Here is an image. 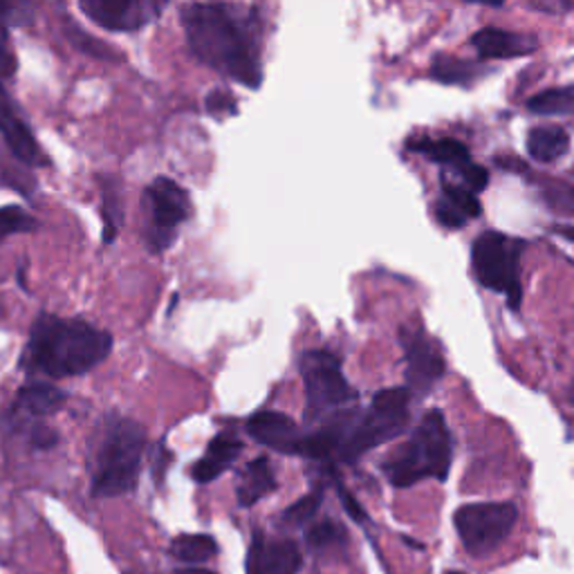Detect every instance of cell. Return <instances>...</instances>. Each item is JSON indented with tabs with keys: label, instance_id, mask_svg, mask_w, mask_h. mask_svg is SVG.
<instances>
[{
	"label": "cell",
	"instance_id": "6da1fadb",
	"mask_svg": "<svg viewBox=\"0 0 574 574\" xmlns=\"http://www.w3.org/2000/svg\"><path fill=\"white\" fill-rule=\"evenodd\" d=\"M191 52L204 63L248 88L263 81L261 63L250 34L231 16L229 8L214 3L189 5L182 14Z\"/></svg>",
	"mask_w": 574,
	"mask_h": 574
},
{
	"label": "cell",
	"instance_id": "7a4b0ae2",
	"mask_svg": "<svg viewBox=\"0 0 574 574\" xmlns=\"http://www.w3.org/2000/svg\"><path fill=\"white\" fill-rule=\"evenodd\" d=\"M110 348V335L95 325L44 314L32 325L23 368L55 380L84 375L108 357Z\"/></svg>",
	"mask_w": 574,
	"mask_h": 574
},
{
	"label": "cell",
	"instance_id": "3957f363",
	"mask_svg": "<svg viewBox=\"0 0 574 574\" xmlns=\"http://www.w3.org/2000/svg\"><path fill=\"white\" fill-rule=\"evenodd\" d=\"M451 433L442 411H429L402 451L384 463V474L395 487H414L420 480H446L451 469Z\"/></svg>",
	"mask_w": 574,
	"mask_h": 574
},
{
	"label": "cell",
	"instance_id": "277c9868",
	"mask_svg": "<svg viewBox=\"0 0 574 574\" xmlns=\"http://www.w3.org/2000/svg\"><path fill=\"white\" fill-rule=\"evenodd\" d=\"M146 433L133 420H112L101 440L95 463L93 497L112 499L129 494L137 482Z\"/></svg>",
	"mask_w": 574,
	"mask_h": 574
},
{
	"label": "cell",
	"instance_id": "5b68a950",
	"mask_svg": "<svg viewBox=\"0 0 574 574\" xmlns=\"http://www.w3.org/2000/svg\"><path fill=\"white\" fill-rule=\"evenodd\" d=\"M411 418V391L404 386L380 391L368 411L348 429L339 458L344 463L359 461L368 451L397 438Z\"/></svg>",
	"mask_w": 574,
	"mask_h": 574
},
{
	"label": "cell",
	"instance_id": "8992f818",
	"mask_svg": "<svg viewBox=\"0 0 574 574\" xmlns=\"http://www.w3.org/2000/svg\"><path fill=\"white\" fill-rule=\"evenodd\" d=\"M525 244L501 231H485L471 244L474 274L491 292L505 295L512 310L521 308V254Z\"/></svg>",
	"mask_w": 574,
	"mask_h": 574
},
{
	"label": "cell",
	"instance_id": "52a82bcc",
	"mask_svg": "<svg viewBox=\"0 0 574 574\" xmlns=\"http://www.w3.org/2000/svg\"><path fill=\"white\" fill-rule=\"evenodd\" d=\"M299 371L306 384V420L314 422L325 416H339L342 408L355 402L357 393L346 382L339 359L327 350H308Z\"/></svg>",
	"mask_w": 574,
	"mask_h": 574
},
{
	"label": "cell",
	"instance_id": "ba28073f",
	"mask_svg": "<svg viewBox=\"0 0 574 574\" xmlns=\"http://www.w3.org/2000/svg\"><path fill=\"white\" fill-rule=\"evenodd\" d=\"M516 523L518 507L514 503H474L454 514L458 537L471 557H485L503 546Z\"/></svg>",
	"mask_w": 574,
	"mask_h": 574
},
{
	"label": "cell",
	"instance_id": "9c48e42d",
	"mask_svg": "<svg viewBox=\"0 0 574 574\" xmlns=\"http://www.w3.org/2000/svg\"><path fill=\"white\" fill-rule=\"evenodd\" d=\"M144 198L151 210V223H153L146 238L155 252H162L176 240V227L189 218L191 200L189 193L169 178L153 180Z\"/></svg>",
	"mask_w": 574,
	"mask_h": 574
},
{
	"label": "cell",
	"instance_id": "30bf717a",
	"mask_svg": "<svg viewBox=\"0 0 574 574\" xmlns=\"http://www.w3.org/2000/svg\"><path fill=\"white\" fill-rule=\"evenodd\" d=\"M406 352L408 391L429 393L446 373V361L438 344L424 331L402 333Z\"/></svg>",
	"mask_w": 574,
	"mask_h": 574
},
{
	"label": "cell",
	"instance_id": "8fae6325",
	"mask_svg": "<svg viewBox=\"0 0 574 574\" xmlns=\"http://www.w3.org/2000/svg\"><path fill=\"white\" fill-rule=\"evenodd\" d=\"M303 565L301 550L290 539H272L263 531H256L248 561V574H299Z\"/></svg>",
	"mask_w": 574,
	"mask_h": 574
},
{
	"label": "cell",
	"instance_id": "7c38bea8",
	"mask_svg": "<svg viewBox=\"0 0 574 574\" xmlns=\"http://www.w3.org/2000/svg\"><path fill=\"white\" fill-rule=\"evenodd\" d=\"M79 8L97 25L112 32L140 29L159 12V5L146 3V0H119V3H112V0H86Z\"/></svg>",
	"mask_w": 574,
	"mask_h": 574
},
{
	"label": "cell",
	"instance_id": "4fadbf2b",
	"mask_svg": "<svg viewBox=\"0 0 574 574\" xmlns=\"http://www.w3.org/2000/svg\"><path fill=\"white\" fill-rule=\"evenodd\" d=\"M0 135L5 137L8 146L12 148V153L21 162L29 164V167H46V164H48L46 153L40 151V146L36 144V140L29 133L27 124L21 119V115L16 112V106H14L12 97L5 93L3 81H0Z\"/></svg>",
	"mask_w": 574,
	"mask_h": 574
},
{
	"label": "cell",
	"instance_id": "5bb4252c",
	"mask_svg": "<svg viewBox=\"0 0 574 574\" xmlns=\"http://www.w3.org/2000/svg\"><path fill=\"white\" fill-rule=\"evenodd\" d=\"M471 46L480 59H521L537 52L539 40L535 34H518L501 27H482L471 36Z\"/></svg>",
	"mask_w": 574,
	"mask_h": 574
},
{
	"label": "cell",
	"instance_id": "9a60e30c",
	"mask_svg": "<svg viewBox=\"0 0 574 574\" xmlns=\"http://www.w3.org/2000/svg\"><path fill=\"white\" fill-rule=\"evenodd\" d=\"M248 433L270 449L280 451V454H295L301 440L297 422L280 411H261L250 418Z\"/></svg>",
	"mask_w": 574,
	"mask_h": 574
},
{
	"label": "cell",
	"instance_id": "2e32d148",
	"mask_svg": "<svg viewBox=\"0 0 574 574\" xmlns=\"http://www.w3.org/2000/svg\"><path fill=\"white\" fill-rule=\"evenodd\" d=\"M240 451H242V442L234 435H216L212 442H210V449H207V454H204L202 461L195 463L193 467V480L202 482V485H207L212 480H216L220 474H225L234 461L240 456Z\"/></svg>",
	"mask_w": 574,
	"mask_h": 574
},
{
	"label": "cell",
	"instance_id": "e0dca14e",
	"mask_svg": "<svg viewBox=\"0 0 574 574\" xmlns=\"http://www.w3.org/2000/svg\"><path fill=\"white\" fill-rule=\"evenodd\" d=\"M274 489H276L274 469H272L270 461L265 456H261V458L252 461L240 474V482H238V489H236L238 505L240 507H252L261 499L272 494Z\"/></svg>",
	"mask_w": 574,
	"mask_h": 574
},
{
	"label": "cell",
	"instance_id": "ac0fdd59",
	"mask_svg": "<svg viewBox=\"0 0 574 574\" xmlns=\"http://www.w3.org/2000/svg\"><path fill=\"white\" fill-rule=\"evenodd\" d=\"M570 148V135L561 127H537L527 135V153L541 164H552Z\"/></svg>",
	"mask_w": 574,
	"mask_h": 574
},
{
	"label": "cell",
	"instance_id": "d6986e66",
	"mask_svg": "<svg viewBox=\"0 0 574 574\" xmlns=\"http://www.w3.org/2000/svg\"><path fill=\"white\" fill-rule=\"evenodd\" d=\"M408 148L427 155L431 162L435 164H446V167H454L456 171H463L467 164L471 162V153L469 148L458 142V140H431V137H422L418 142L408 144Z\"/></svg>",
	"mask_w": 574,
	"mask_h": 574
},
{
	"label": "cell",
	"instance_id": "ffe728a7",
	"mask_svg": "<svg viewBox=\"0 0 574 574\" xmlns=\"http://www.w3.org/2000/svg\"><path fill=\"white\" fill-rule=\"evenodd\" d=\"M19 408L29 416H50L57 414L65 402V393L52 384L34 382L19 391Z\"/></svg>",
	"mask_w": 574,
	"mask_h": 574
},
{
	"label": "cell",
	"instance_id": "44dd1931",
	"mask_svg": "<svg viewBox=\"0 0 574 574\" xmlns=\"http://www.w3.org/2000/svg\"><path fill=\"white\" fill-rule=\"evenodd\" d=\"M487 68L476 63V61H465V59H454V57H438L431 68V76L440 84L449 86H465L469 88L474 81L485 74Z\"/></svg>",
	"mask_w": 574,
	"mask_h": 574
},
{
	"label": "cell",
	"instance_id": "7402d4cb",
	"mask_svg": "<svg viewBox=\"0 0 574 574\" xmlns=\"http://www.w3.org/2000/svg\"><path fill=\"white\" fill-rule=\"evenodd\" d=\"M171 554L182 563H204L218 554V543L210 535H182L174 539Z\"/></svg>",
	"mask_w": 574,
	"mask_h": 574
},
{
	"label": "cell",
	"instance_id": "603a6c76",
	"mask_svg": "<svg viewBox=\"0 0 574 574\" xmlns=\"http://www.w3.org/2000/svg\"><path fill=\"white\" fill-rule=\"evenodd\" d=\"M527 110L535 115H572L574 112V86L550 88L527 99Z\"/></svg>",
	"mask_w": 574,
	"mask_h": 574
},
{
	"label": "cell",
	"instance_id": "cb8c5ba5",
	"mask_svg": "<svg viewBox=\"0 0 574 574\" xmlns=\"http://www.w3.org/2000/svg\"><path fill=\"white\" fill-rule=\"evenodd\" d=\"M346 529L335 523V521H321L314 523L312 527H308L306 531V543L312 550H325V548H335V546H344L346 543Z\"/></svg>",
	"mask_w": 574,
	"mask_h": 574
},
{
	"label": "cell",
	"instance_id": "d4e9b609",
	"mask_svg": "<svg viewBox=\"0 0 574 574\" xmlns=\"http://www.w3.org/2000/svg\"><path fill=\"white\" fill-rule=\"evenodd\" d=\"M442 200H446L451 207H456L467 220L478 218L482 214V204L467 187L454 184V182H442Z\"/></svg>",
	"mask_w": 574,
	"mask_h": 574
},
{
	"label": "cell",
	"instance_id": "484cf974",
	"mask_svg": "<svg viewBox=\"0 0 574 574\" xmlns=\"http://www.w3.org/2000/svg\"><path fill=\"white\" fill-rule=\"evenodd\" d=\"M321 503H323V491H321V489L310 491L308 497L299 499L295 505H290V507H287V510L283 512V523L295 525V527L310 523V521L316 516Z\"/></svg>",
	"mask_w": 574,
	"mask_h": 574
},
{
	"label": "cell",
	"instance_id": "4316f807",
	"mask_svg": "<svg viewBox=\"0 0 574 574\" xmlns=\"http://www.w3.org/2000/svg\"><path fill=\"white\" fill-rule=\"evenodd\" d=\"M34 229V218L21 207H3L0 210V238L10 234H23Z\"/></svg>",
	"mask_w": 574,
	"mask_h": 574
},
{
	"label": "cell",
	"instance_id": "83f0119b",
	"mask_svg": "<svg viewBox=\"0 0 574 574\" xmlns=\"http://www.w3.org/2000/svg\"><path fill=\"white\" fill-rule=\"evenodd\" d=\"M10 10H12L10 5H0V81L16 70V59L10 52V40H8Z\"/></svg>",
	"mask_w": 574,
	"mask_h": 574
},
{
	"label": "cell",
	"instance_id": "f1b7e54d",
	"mask_svg": "<svg viewBox=\"0 0 574 574\" xmlns=\"http://www.w3.org/2000/svg\"><path fill=\"white\" fill-rule=\"evenodd\" d=\"M461 176H463V180H465V184H467V189H469L471 193H480V191H485L487 184H489V174H487V169L480 167V164H476V162H469L467 167L461 171Z\"/></svg>",
	"mask_w": 574,
	"mask_h": 574
},
{
	"label": "cell",
	"instance_id": "f546056e",
	"mask_svg": "<svg viewBox=\"0 0 574 574\" xmlns=\"http://www.w3.org/2000/svg\"><path fill=\"white\" fill-rule=\"evenodd\" d=\"M435 218L442 227L446 229H461L467 225V218L456 210V207H451V204L446 200H440L438 202V207H435Z\"/></svg>",
	"mask_w": 574,
	"mask_h": 574
},
{
	"label": "cell",
	"instance_id": "4dcf8cb0",
	"mask_svg": "<svg viewBox=\"0 0 574 574\" xmlns=\"http://www.w3.org/2000/svg\"><path fill=\"white\" fill-rule=\"evenodd\" d=\"M207 110L212 115H234L236 112V99L234 95L225 93V91H214L210 97H207Z\"/></svg>",
	"mask_w": 574,
	"mask_h": 574
},
{
	"label": "cell",
	"instance_id": "1f68e13d",
	"mask_svg": "<svg viewBox=\"0 0 574 574\" xmlns=\"http://www.w3.org/2000/svg\"><path fill=\"white\" fill-rule=\"evenodd\" d=\"M337 491H339V499H342V503H344V510L350 514V518L352 521H357V523H366V512L361 510V505L357 503V499L350 494V491L342 485V482H337Z\"/></svg>",
	"mask_w": 574,
	"mask_h": 574
},
{
	"label": "cell",
	"instance_id": "d6a6232c",
	"mask_svg": "<svg viewBox=\"0 0 574 574\" xmlns=\"http://www.w3.org/2000/svg\"><path fill=\"white\" fill-rule=\"evenodd\" d=\"M529 8L541 14H554L561 16L572 10V3H554V0H546V3H529Z\"/></svg>",
	"mask_w": 574,
	"mask_h": 574
},
{
	"label": "cell",
	"instance_id": "836d02e7",
	"mask_svg": "<svg viewBox=\"0 0 574 574\" xmlns=\"http://www.w3.org/2000/svg\"><path fill=\"white\" fill-rule=\"evenodd\" d=\"M32 442H34L38 449H50V446L57 444V433H55L52 429H46V427L34 429Z\"/></svg>",
	"mask_w": 574,
	"mask_h": 574
},
{
	"label": "cell",
	"instance_id": "e575fe53",
	"mask_svg": "<svg viewBox=\"0 0 574 574\" xmlns=\"http://www.w3.org/2000/svg\"><path fill=\"white\" fill-rule=\"evenodd\" d=\"M552 231H554L557 236H561V238L574 242V225H554Z\"/></svg>",
	"mask_w": 574,
	"mask_h": 574
},
{
	"label": "cell",
	"instance_id": "d590c367",
	"mask_svg": "<svg viewBox=\"0 0 574 574\" xmlns=\"http://www.w3.org/2000/svg\"><path fill=\"white\" fill-rule=\"evenodd\" d=\"M174 574H216V572L204 570V567H184V570H178Z\"/></svg>",
	"mask_w": 574,
	"mask_h": 574
},
{
	"label": "cell",
	"instance_id": "8d00e7d4",
	"mask_svg": "<svg viewBox=\"0 0 574 574\" xmlns=\"http://www.w3.org/2000/svg\"><path fill=\"white\" fill-rule=\"evenodd\" d=\"M446 574H465V572H446Z\"/></svg>",
	"mask_w": 574,
	"mask_h": 574
}]
</instances>
